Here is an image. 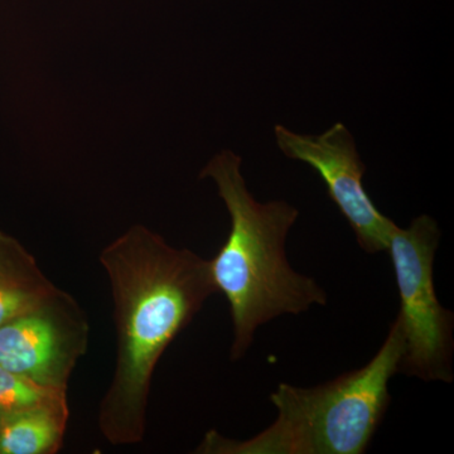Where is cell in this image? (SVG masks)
Instances as JSON below:
<instances>
[{
	"mask_svg": "<svg viewBox=\"0 0 454 454\" xmlns=\"http://www.w3.org/2000/svg\"><path fill=\"white\" fill-rule=\"evenodd\" d=\"M274 136L286 157L307 163L318 172L361 249L369 254L387 252L391 226L395 223L379 211L364 188L366 167L348 128L337 122L319 136H303L276 125Z\"/></svg>",
	"mask_w": 454,
	"mask_h": 454,
	"instance_id": "obj_6",
	"label": "cell"
},
{
	"mask_svg": "<svg viewBox=\"0 0 454 454\" xmlns=\"http://www.w3.org/2000/svg\"><path fill=\"white\" fill-rule=\"evenodd\" d=\"M67 402L66 389L46 387L0 366V422L35 406Z\"/></svg>",
	"mask_w": 454,
	"mask_h": 454,
	"instance_id": "obj_9",
	"label": "cell"
},
{
	"mask_svg": "<svg viewBox=\"0 0 454 454\" xmlns=\"http://www.w3.org/2000/svg\"><path fill=\"white\" fill-rule=\"evenodd\" d=\"M88 343L85 313L73 295L59 289L35 309L0 325V366L38 384L67 390Z\"/></svg>",
	"mask_w": 454,
	"mask_h": 454,
	"instance_id": "obj_5",
	"label": "cell"
},
{
	"mask_svg": "<svg viewBox=\"0 0 454 454\" xmlns=\"http://www.w3.org/2000/svg\"><path fill=\"white\" fill-rule=\"evenodd\" d=\"M98 260L109 278L116 331L115 369L98 408V428L113 446H130L145 438L158 361L219 291L210 260L172 247L145 226H131Z\"/></svg>",
	"mask_w": 454,
	"mask_h": 454,
	"instance_id": "obj_1",
	"label": "cell"
},
{
	"mask_svg": "<svg viewBox=\"0 0 454 454\" xmlns=\"http://www.w3.org/2000/svg\"><path fill=\"white\" fill-rule=\"evenodd\" d=\"M67 402L27 409L0 422V454H53L64 443Z\"/></svg>",
	"mask_w": 454,
	"mask_h": 454,
	"instance_id": "obj_8",
	"label": "cell"
},
{
	"mask_svg": "<svg viewBox=\"0 0 454 454\" xmlns=\"http://www.w3.org/2000/svg\"><path fill=\"white\" fill-rule=\"evenodd\" d=\"M59 291L13 236L0 231V325L35 309Z\"/></svg>",
	"mask_w": 454,
	"mask_h": 454,
	"instance_id": "obj_7",
	"label": "cell"
},
{
	"mask_svg": "<svg viewBox=\"0 0 454 454\" xmlns=\"http://www.w3.org/2000/svg\"><path fill=\"white\" fill-rule=\"evenodd\" d=\"M441 240L437 221L415 217L408 229L391 226L393 262L405 348L399 372L423 381H453V313L439 303L433 262Z\"/></svg>",
	"mask_w": 454,
	"mask_h": 454,
	"instance_id": "obj_4",
	"label": "cell"
},
{
	"mask_svg": "<svg viewBox=\"0 0 454 454\" xmlns=\"http://www.w3.org/2000/svg\"><path fill=\"white\" fill-rule=\"evenodd\" d=\"M404 348L396 317L387 340L365 366L315 387L282 382L270 394L276 422L244 441L208 430L195 453H365L390 404V379L399 372Z\"/></svg>",
	"mask_w": 454,
	"mask_h": 454,
	"instance_id": "obj_3",
	"label": "cell"
},
{
	"mask_svg": "<svg viewBox=\"0 0 454 454\" xmlns=\"http://www.w3.org/2000/svg\"><path fill=\"white\" fill-rule=\"evenodd\" d=\"M201 178L216 184L231 219L225 244L210 260L212 279L229 301L234 325L230 357L240 360L260 325L283 315H300L325 306L328 297L313 278L289 264L286 241L300 211L277 200L254 199L241 175V158L231 151L215 155Z\"/></svg>",
	"mask_w": 454,
	"mask_h": 454,
	"instance_id": "obj_2",
	"label": "cell"
}]
</instances>
